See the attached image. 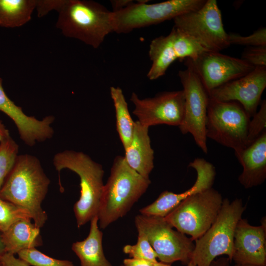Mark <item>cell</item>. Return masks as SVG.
Instances as JSON below:
<instances>
[{
	"instance_id": "5bb4252c",
	"label": "cell",
	"mask_w": 266,
	"mask_h": 266,
	"mask_svg": "<svg viewBox=\"0 0 266 266\" xmlns=\"http://www.w3.org/2000/svg\"><path fill=\"white\" fill-rule=\"evenodd\" d=\"M131 101L134 105L133 113L143 126L149 128L166 124L179 127L183 121L185 104L183 90L165 92L144 99L133 92Z\"/></svg>"
},
{
	"instance_id": "d6a6232c",
	"label": "cell",
	"mask_w": 266,
	"mask_h": 266,
	"mask_svg": "<svg viewBox=\"0 0 266 266\" xmlns=\"http://www.w3.org/2000/svg\"><path fill=\"white\" fill-rule=\"evenodd\" d=\"M2 266H30L27 263L16 257L14 255L5 253L0 258Z\"/></svg>"
},
{
	"instance_id": "8d00e7d4",
	"label": "cell",
	"mask_w": 266,
	"mask_h": 266,
	"mask_svg": "<svg viewBox=\"0 0 266 266\" xmlns=\"http://www.w3.org/2000/svg\"><path fill=\"white\" fill-rule=\"evenodd\" d=\"M10 136L9 131L0 120V142Z\"/></svg>"
},
{
	"instance_id": "3957f363",
	"label": "cell",
	"mask_w": 266,
	"mask_h": 266,
	"mask_svg": "<svg viewBox=\"0 0 266 266\" xmlns=\"http://www.w3.org/2000/svg\"><path fill=\"white\" fill-rule=\"evenodd\" d=\"M56 27L66 37L99 48L113 32L112 11L100 3L88 0H65L58 12Z\"/></svg>"
},
{
	"instance_id": "52a82bcc",
	"label": "cell",
	"mask_w": 266,
	"mask_h": 266,
	"mask_svg": "<svg viewBox=\"0 0 266 266\" xmlns=\"http://www.w3.org/2000/svg\"><path fill=\"white\" fill-rule=\"evenodd\" d=\"M250 117L237 101H222L210 98L207 111L206 134L234 151L247 146Z\"/></svg>"
},
{
	"instance_id": "cb8c5ba5",
	"label": "cell",
	"mask_w": 266,
	"mask_h": 266,
	"mask_svg": "<svg viewBox=\"0 0 266 266\" xmlns=\"http://www.w3.org/2000/svg\"><path fill=\"white\" fill-rule=\"evenodd\" d=\"M110 94L115 110L117 131L125 150L132 141L135 121L132 119L122 90L112 86Z\"/></svg>"
},
{
	"instance_id": "d4e9b609",
	"label": "cell",
	"mask_w": 266,
	"mask_h": 266,
	"mask_svg": "<svg viewBox=\"0 0 266 266\" xmlns=\"http://www.w3.org/2000/svg\"><path fill=\"white\" fill-rule=\"evenodd\" d=\"M18 151L19 145L10 136L0 142V190L15 164Z\"/></svg>"
},
{
	"instance_id": "277c9868",
	"label": "cell",
	"mask_w": 266,
	"mask_h": 266,
	"mask_svg": "<svg viewBox=\"0 0 266 266\" xmlns=\"http://www.w3.org/2000/svg\"><path fill=\"white\" fill-rule=\"evenodd\" d=\"M53 162L59 172L68 169L80 178V196L73 206L77 226L79 228L98 216L104 187L102 166L83 152L73 150L57 153Z\"/></svg>"
},
{
	"instance_id": "d590c367",
	"label": "cell",
	"mask_w": 266,
	"mask_h": 266,
	"mask_svg": "<svg viewBox=\"0 0 266 266\" xmlns=\"http://www.w3.org/2000/svg\"><path fill=\"white\" fill-rule=\"evenodd\" d=\"M232 262L227 257H221L217 259H215L211 263L210 266H238L235 264L233 266L231 265Z\"/></svg>"
},
{
	"instance_id": "9c48e42d",
	"label": "cell",
	"mask_w": 266,
	"mask_h": 266,
	"mask_svg": "<svg viewBox=\"0 0 266 266\" xmlns=\"http://www.w3.org/2000/svg\"><path fill=\"white\" fill-rule=\"evenodd\" d=\"M173 22V27L207 51L220 52L231 45L216 0H206L200 8L181 15Z\"/></svg>"
},
{
	"instance_id": "2e32d148",
	"label": "cell",
	"mask_w": 266,
	"mask_h": 266,
	"mask_svg": "<svg viewBox=\"0 0 266 266\" xmlns=\"http://www.w3.org/2000/svg\"><path fill=\"white\" fill-rule=\"evenodd\" d=\"M266 223L251 225L242 218L236 226L232 261L235 264L266 265Z\"/></svg>"
},
{
	"instance_id": "f1b7e54d",
	"label": "cell",
	"mask_w": 266,
	"mask_h": 266,
	"mask_svg": "<svg viewBox=\"0 0 266 266\" xmlns=\"http://www.w3.org/2000/svg\"><path fill=\"white\" fill-rule=\"evenodd\" d=\"M260 105V109L252 116V120H250L249 123L247 146L266 131V100H262Z\"/></svg>"
},
{
	"instance_id": "ffe728a7",
	"label": "cell",
	"mask_w": 266,
	"mask_h": 266,
	"mask_svg": "<svg viewBox=\"0 0 266 266\" xmlns=\"http://www.w3.org/2000/svg\"><path fill=\"white\" fill-rule=\"evenodd\" d=\"M31 219H21L0 233L5 252L17 254L27 249L36 248L43 244L40 228L32 223Z\"/></svg>"
},
{
	"instance_id": "83f0119b",
	"label": "cell",
	"mask_w": 266,
	"mask_h": 266,
	"mask_svg": "<svg viewBox=\"0 0 266 266\" xmlns=\"http://www.w3.org/2000/svg\"><path fill=\"white\" fill-rule=\"evenodd\" d=\"M137 243L134 245H126L123 249V252L130 257L143 259L153 262H157V257L150 245L146 235L140 230H137Z\"/></svg>"
},
{
	"instance_id": "ba28073f",
	"label": "cell",
	"mask_w": 266,
	"mask_h": 266,
	"mask_svg": "<svg viewBox=\"0 0 266 266\" xmlns=\"http://www.w3.org/2000/svg\"><path fill=\"white\" fill-rule=\"evenodd\" d=\"M223 199L212 187L187 198L164 218L193 241L208 230L221 209Z\"/></svg>"
},
{
	"instance_id": "30bf717a",
	"label": "cell",
	"mask_w": 266,
	"mask_h": 266,
	"mask_svg": "<svg viewBox=\"0 0 266 266\" xmlns=\"http://www.w3.org/2000/svg\"><path fill=\"white\" fill-rule=\"evenodd\" d=\"M134 222L137 230L146 235L160 262L171 265L190 261L195 248L193 240L174 230L164 218L140 214L135 216Z\"/></svg>"
},
{
	"instance_id": "7a4b0ae2",
	"label": "cell",
	"mask_w": 266,
	"mask_h": 266,
	"mask_svg": "<svg viewBox=\"0 0 266 266\" xmlns=\"http://www.w3.org/2000/svg\"><path fill=\"white\" fill-rule=\"evenodd\" d=\"M150 183V179L144 178L128 165L124 157L116 156L100 199L98 214L100 228L104 229L125 216Z\"/></svg>"
},
{
	"instance_id": "ab89813d",
	"label": "cell",
	"mask_w": 266,
	"mask_h": 266,
	"mask_svg": "<svg viewBox=\"0 0 266 266\" xmlns=\"http://www.w3.org/2000/svg\"><path fill=\"white\" fill-rule=\"evenodd\" d=\"M187 266H197L196 265L193 264L191 261H190L187 264Z\"/></svg>"
},
{
	"instance_id": "7402d4cb",
	"label": "cell",
	"mask_w": 266,
	"mask_h": 266,
	"mask_svg": "<svg viewBox=\"0 0 266 266\" xmlns=\"http://www.w3.org/2000/svg\"><path fill=\"white\" fill-rule=\"evenodd\" d=\"M98 222V216L93 218L87 237L72 245L71 249L79 258L80 266H112L104 254L103 233L99 228Z\"/></svg>"
},
{
	"instance_id": "ac0fdd59",
	"label": "cell",
	"mask_w": 266,
	"mask_h": 266,
	"mask_svg": "<svg viewBox=\"0 0 266 266\" xmlns=\"http://www.w3.org/2000/svg\"><path fill=\"white\" fill-rule=\"evenodd\" d=\"M243 167L238 177L246 189L262 184L266 178V131L246 147L234 151Z\"/></svg>"
},
{
	"instance_id": "e575fe53",
	"label": "cell",
	"mask_w": 266,
	"mask_h": 266,
	"mask_svg": "<svg viewBox=\"0 0 266 266\" xmlns=\"http://www.w3.org/2000/svg\"><path fill=\"white\" fill-rule=\"evenodd\" d=\"M133 1L131 0H110L112 7V12H116L128 6Z\"/></svg>"
},
{
	"instance_id": "8992f818",
	"label": "cell",
	"mask_w": 266,
	"mask_h": 266,
	"mask_svg": "<svg viewBox=\"0 0 266 266\" xmlns=\"http://www.w3.org/2000/svg\"><path fill=\"white\" fill-rule=\"evenodd\" d=\"M206 0H168L149 4L148 0L133 1L126 7L112 12L113 32L127 33L134 29L174 19L197 10Z\"/></svg>"
},
{
	"instance_id": "6da1fadb",
	"label": "cell",
	"mask_w": 266,
	"mask_h": 266,
	"mask_svg": "<svg viewBox=\"0 0 266 266\" xmlns=\"http://www.w3.org/2000/svg\"><path fill=\"white\" fill-rule=\"evenodd\" d=\"M50 180L38 159L30 154L18 155L0 190V198L27 210L40 229L47 220L41 204Z\"/></svg>"
},
{
	"instance_id": "60d3db41",
	"label": "cell",
	"mask_w": 266,
	"mask_h": 266,
	"mask_svg": "<svg viewBox=\"0 0 266 266\" xmlns=\"http://www.w3.org/2000/svg\"><path fill=\"white\" fill-rule=\"evenodd\" d=\"M238 266H257V265H254L246 264V265H238Z\"/></svg>"
},
{
	"instance_id": "603a6c76",
	"label": "cell",
	"mask_w": 266,
	"mask_h": 266,
	"mask_svg": "<svg viewBox=\"0 0 266 266\" xmlns=\"http://www.w3.org/2000/svg\"><path fill=\"white\" fill-rule=\"evenodd\" d=\"M36 0H0V26L21 27L32 18Z\"/></svg>"
},
{
	"instance_id": "44dd1931",
	"label": "cell",
	"mask_w": 266,
	"mask_h": 266,
	"mask_svg": "<svg viewBox=\"0 0 266 266\" xmlns=\"http://www.w3.org/2000/svg\"><path fill=\"white\" fill-rule=\"evenodd\" d=\"M189 166L194 168L197 172L196 181L191 188L181 193L167 191L161 193L163 205L169 211L187 198L212 187L216 171L212 164L203 158H196L189 164Z\"/></svg>"
},
{
	"instance_id": "4316f807",
	"label": "cell",
	"mask_w": 266,
	"mask_h": 266,
	"mask_svg": "<svg viewBox=\"0 0 266 266\" xmlns=\"http://www.w3.org/2000/svg\"><path fill=\"white\" fill-rule=\"evenodd\" d=\"M21 219H32L27 210L0 198V233Z\"/></svg>"
},
{
	"instance_id": "e0dca14e",
	"label": "cell",
	"mask_w": 266,
	"mask_h": 266,
	"mask_svg": "<svg viewBox=\"0 0 266 266\" xmlns=\"http://www.w3.org/2000/svg\"><path fill=\"white\" fill-rule=\"evenodd\" d=\"M0 111L8 116L14 123L20 137L27 145L33 146L36 142L50 139L54 133L51 124L53 116H47L41 120L27 115L22 108L17 105L7 96L0 78Z\"/></svg>"
},
{
	"instance_id": "4fadbf2b",
	"label": "cell",
	"mask_w": 266,
	"mask_h": 266,
	"mask_svg": "<svg viewBox=\"0 0 266 266\" xmlns=\"http://www.w3.org/2000/svg\"><path fill=\"white\" fill-rule=\"evenodd\" d=\"M207 51L190 36L173 27L166 36L153 39L149 48V56L152 62L147 76L156 80L165 74L167 69L176 60L194 59Z\"/></svg>"
},
{
	"instance_id": "b9f144b4",
	"label": "cell",
	"mask_w": 266,
	"mask_h": 266,
	"mask_svg": "<svg viewBox=\"0 0 266 266\" xmlns=\"http://www.w3.org/2000/svg\"><path fill=\"white\" fill-rule=\"evenodd\" d=\"M0 266H2V265L0 262Z\"/></svg>"
},
{
	"instance_id": "1f68e13d",
	"label": "cell",
	"mask_w": 266,
	"mask_h": 266,
	"mask_svg": "<svg viewBox=\"0 0 266 266\" xmlns=\"http://www.w3.org/2000/svg\"><path fill=\"white\" fill-rule=\"evenodd\" d=\"M65 0H36L35 9L38 17H42L52 10L58 12Z\"/></svg>"
},
{
	"instance_id": "74e56055",
	"label": "cell",
	"mask_w": 266,
	"mask_h": 266,
	"mask_svg": "<svg viewBox=\"0 0 266 266\" xmlns=\"http://www.w3.org/2000/svg\"><path fill=\"white\" fill-rule=\"evenodd\" d=\"M5 253L3 245L1 242L0 233V258Z\"/></svg>"
},
{
	"instance_id": "484cf974",
	"label": "cell",
	"mask_w": 266,
	"mask_h": 266,
	"mask_svg": "<svg viewBox=\"0 0 266 266\" xmlns=\"http://www.w3.org/2000/svg\"><path fill=\"white\" fill-rule=\"evenodd\" d=\"M18 258L30 266H75L69 260H59L50 257L36 248L23 250L18 254Z\"/></svg>"
},
{
	"instance_id": "f35d334b",
	"label": "cell",
	"mask_w": 266,
	"mask_h": 266,
	"mask_svg": "<svg viewBox=\"0 0 266 266\" xmlns=\"http://www.w3.org/2000/svg\"><path fill=\"white\" fill-rule=\"evenodd\" d=\"M153 266H171L170 264H167L165 263H163L161 262H156Z\"/></svg>"
},
{
	"instance_id": "7c38bea8",
	"label": "cell",
	"mask_w": 266,
	"mask_h": 266,
	"mask_svg": "<svg viewBox=\"0 0 266 266\" xmlns=\"http://www.w3.org/2000/svg\"><path fill=\"white\" fill-rule=\"evenodd\" d=\"M184 65L198 75L209 93L228 82L240 78L254 69L241 59L220 53L205 51L194 59H184Z\"/></svg>"
},
{
	"instance_id": "f546056e",
	"label": "cell",
	"mask_w": 266,
	"mask_h": 266,
	"mask_svg": "<svg viewBox=\"0 0 266 266\" xmlns=\"http://www.w3.org/2000/svg\"><path fill=\"white\" fill-rule=\"evenodd\" d=\"M230 45L235 44L248 47L266 46V29L260 28L248 36H242L238 33H228Z\"/></svg>"
},
{
	"instance_id": "5b68a950",
	"label": "cell",
	"mask_w": 266,
	"mask_h": 266,
	"mask_svg": "<svg viewBox=\"0 0 266 266\" xmlns=\"http://www.w3.org/2000/svg\"><path fill=\"white\" fill-rule=\"evenodd\" d=\"M245 208L241 199L232 202L228 199L223 200L213 224L195 241L190 261L197 266H210L217 257L225 255L232 262L235 230Z\"/></svg>"
},
{
	"instance_id": "836d02e7",
	"label": "cell",
	"mask_w": 266,
	"mask_h": 266,
	"mask_svg": "<svg viewBox=\"0 0 266 266\" xmlns=\"http://www.w3.org/2000/svg\"><path fill=\"white\" fill-rule=\"evenodd\" d=\"M156 263L143 259L131 258L124 259L123 266H153Z\"/></svg>"
},
{
	"instance_id": "4dcf8cb0",
	"label": "cell",
	"mask_w": 266,
	"mask_h": 266,
	"mask_svg": "<svg viewBox=\"0 0 266 266\" xmlns=\"http://www.w3.org/2000/svg\"><path fill=\"white\" fill-rule=\"evenodd\" d=\"M241 59L254 67L266 66V46L248 47L242 52Z\"/></svg>"
},
{
	"instance_id": "8fae6325",
	"label": "cell",
	"mask_w": 266,
	"mask_h": 266,
	"mask_svg": "<svg viewBox=\"0 0 266 266\" xmlns=\"http://www.w3.org/2000/svg\"><path fill=\"white\" fill-rule=\"evenodd\" d=\"M178 77L182 85L185 104L183 121L179 126L183 134L190 133L204 153L208 152L206 123L210 99L208 92L196 73L190 68L180 70Z\"/></svg>"
},
{
	"instance_id": "9a60e30c",
	"label": "cell",
	"mask_w": 266,
	"mask_h": 266,
	"mask_svg": "<svg viewBox=\"0 0 266 266\" xmlns=\"http://www.w3.org/2000/svg\"><path fill=\"white\" fill-rule=\"evenodd\" d=\"M266 87V66L256 67L243 76L221 85L209 93L211 99L237 101L251 118L257 111Z\"/></svg>"
},
{
	"instance_id": "d6986e66",
	"label": "cell",
	"mask_w": 266,
	"mask_h": 266,
	"mask_svg": "<svg viewBox=\"0 0 266 266\" xmlns=\"http://www.w3.org/2000/svg\"><path fill=\"white\" fill-rule=\"evenodd\" d=\"M149 128L134 122L132 141L125 150L124 158L128 165L145 179L154 168V150L148 134Z\"/></svg>"
}]
</instances>
